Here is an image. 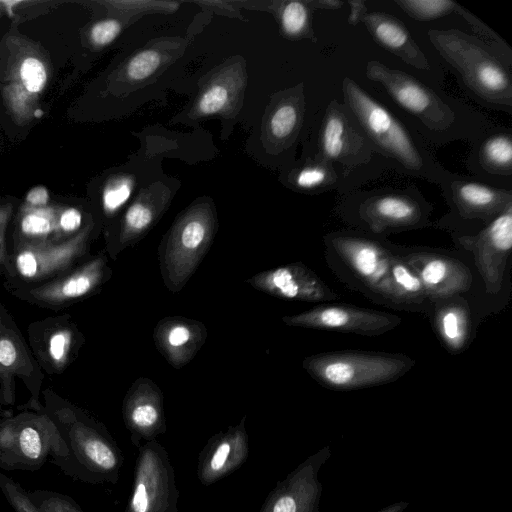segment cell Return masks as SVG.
I'll return each mask as SVG.
<instances>
[{
	"instance_id": "cell-10",
	"label": "cell",
	"mask_w": 512,
	"mask_h": 512,
	"mask_svg": "<svg viewBox=\"0 0 512 512\" xmlns=\"http://www.w3.org/2000/svg\"><path fill=\"white\" fill-rule=\"evenodd\" d=\"M282 321L293 327L376 336L400 325L401 318L353 305L323 304L296 315L284 316Z\"/></svg>"
},
{
	"instance_id": "cell-39",
	"label": "cell",
	"mask_w": 512,
	"mask_h": 512,
	"mask_svg": "<svg viewBox=\"0 0 512 512\" xmlns=\"http://www.w3.org/2000/svg\"><path fill=\"white\" fill-rule=\"evenodd\" d=\"M229 92L222 85H213L207 89L198 102V109L202 114H213L221 111L227 104Z\"/></svg>"
},
{
	"instance_id": "cell-21",
	"label": "cell",
	"mask_w": 512,
	"mask_h": 512,
	"mask_svg": "<svg viewBox=\"0 0 512 512\" xmlns=\"http://www.w3.org/2000/svg\"><path fill=\"white\" fill-rule=\"evenodd\" d=\"M361 22L385 50L414 68L429 71L430 64L404 23L382 12L366 13Z\"/></svg>"
},
{
	"instance_id": "cell-23",
	"label": "cell",
	"mask_w": 512,
	"mask_h": 512,
	"mask_svg": "<svg viewBox=\"0 0 512 512\" xmlns=\"http://www.w3.org/2000/svg\"><path fill=\"white\" fill-rule=\"evenodd\" d=\"M452 197L460 214L469 219L493 220L512 206V193L476 182L455 181Z\"/></svg>"
},
{
	"instance_id": "cell-6",
	"label": "cell",
	"mask_w": 512,
	"mask_h": 512,
	"mask_svg": "<svg viewBox=\"0 0 512 512\" xmlns=\"http://www.w3.org/2000/svg\"><path fill=\"white\" fill-rule=\"evenodd\" d=\"M48 456L65 462L68 447L55 422L46 414L21 413L0 421V468L39 469Z\"/></svg>"
},
{
	"instance_id": "cell-11",
	"label": "cell",
	"mask_w": 512,
	"mask_h": 512,
	"mask_svg": "<svg viewBox=\"0 0 512 512\" xmlns=\"http://www.w3.org/2000/svg\"><path fill=\"white\" fill-rule=\"evenodd\" d=\"M319 140L322 156L347 168L368 162L374 150L348 107L335 100L327 106Z\"/></svg>"
},
{
	"instance_id": "cell-35",
	"label": "cell",
	"mask_w": 512,
	"mask_h": 512,
	"mask_svg": "<svg viewBox=\"0 0 512 512\" xmlns=\"http://www.w3.org/2000/svg\"><path fill=\"white\" fill-rule=\"evenodd\" d=\"M29 496L39 512H83L77 503L65 495L35 491Z\"/></svg>"
},
{
	"instance_id": "cell-26",
	"label": "cell",
	"mask_w": 512,
	"mask_h": 512,
	"mask_svg": "<svg viewBox=\"0 0 512 512\" xmlns=\"http://www.w3.org/2000/svg\"><path fill=\"white\" fill-rule=\"evenodd\" d=\"M26 360V354L16 337L0 331V380L4 401L7 404L14 402L13 376L24 369Z\"/></svg>"
},
{
	"instance_id": "cell-29",
	"label": "cell",
	"mask_w": 512,
	"mask_h": 512,
	"mask_svg": "<svg viewBox=\"0 0 512 512\" xmlns=\"http://www.w3.org/2000/svg\"><path fill=\"white\" fill-rule=\"evenodd\" d=\"M302 113V102L299 98L282 102L270 118L271 134L278 140H287L294 136L301 123Z\"/></svg>"
},
{
	"instance_id": "cell-43",
	"label": "cell",
	"mask_w": 512,
	"mask_h": 512,
	"mask_svg": "<svg viewBox=\"0 0 512 512\" xmlns=\"http://www.w3.org/2000/svg\"><path fill=\"white\" fill-rule=\"evenodd\" d=\"M49 198L48 189L39 185L28 191L24 204L31 207H46L49 205Z\"/></svg>"
},
{
	"instance_id": "cell-13",
	"label": "cell",
	"mask_w": 512,
	"mask_h": 512,
	"mask_svg": "<svg viewBox=\"0 0 512 512\" xmlns=\"http://www.w3.org/2000/svg\"><path fill=\"white\" fill-rule=\"evenodd\" d=\"M331 243L345 264L370 290L387 300L398 302L390 277L391 252L376 242L358 236L336 235Z\"/></svg>"
},
{
	"instance_id": "cell-19",
	"label": "cell",
	"mask_w": 512,
	"mask_h": 512,
	"mask_svg": "<svg viewBox=\"0 0 512 512\" xmlns=\"http://www.w3.org/2000/svg\"><path fill=\"white\" fill-rule=\"evenodd\" d=\"M206 338L204 323L183 316L164 317L153 330L156 349L176 369L190 363Z\"/></svg>"
},
{
	"instance_id": "cell-37",
	"label": "cell",
	"mask_w": 512,
	"mask_h": 512,
	"mask_svg": "<svg viewBox=\"0 0 512 512\" xmlns=\"http://www.w3.org/2000/svg\"><path fill=\"white\" fill-rule=\"evenodd\" d=\"M73 341V333L69 329H58L54 331L48 340L47 352L51 362L62 367L69 357Z\"/></svg>"
},
{
	"instance_id": "cell-1",
	"label": "cell",
	"mask_w": 512,
	"mask_h": 512,
	"mask_svg": "<svg viewBox=\"0 0 512 512\" xmlns=\"http://www.w3.org/2000/svg\"><path fill=\"white\" fill-rule=\"evenodd\" d=\"M430 42L461 75L466 86L486 102L512 106V52L458 29H429Z\"/></svg>"
},
{
	"instance_id": "cell-14",
	"label": "cell",
	"mask_w": 512,
	"mask_h": 512,
	"mask_svg": "<svg viewBox=\"0 0 512 512\" xmlns=\"http://www.w3.org/2000/svg\"><path fill=\"white\" fill-rule=\"evenodd\" d=\"M246 283L266 294L286 300L326 302L338 298L314 271L301 262L259 272L246 279Z\"/></svg>"
},
{
	"instance_id": "cell-24",
	"label": "cell",
	"mask_w": 512,
	"mask_h": 512,
	"mask_svg": "<svg viewBox=\"0 0 512 512\" xmlns=\"http://www.w3.org/2000/svg\"><path fill=\"white\" fill-rule=\"evenodd\" d=\"M455 297L442 299L435 311L434 324L446 349L458 354L468 345L471 321L467 304Z\"/></svg>"
},
{
	"instance_id": "cell-33",
	"label": "cell",
	"mask_w": 512,
	"mask_h": 512,
	"mask_svg": "<svg viewBox=\"0 0 512 512\" xmlns=\"http://www.w3.org/2000/svg\"><path fill=\"white\" fill-rule=\"evenodd\" d=\"M132 190V179L127 176L109 179L102 191V207L105 214L114 215L129 200Z\"/></svg>"
},
{
	"instance_id": "cell-27",
	"label": "cell",
	"mask_w": 512,
	"mask_h": 512,
	"mask_svg": "<svg viewBox=\"0 0 512 512\" xmlns=\"http://www.w3.org/2000/svg\"><path fill=\"white\" fill-rule=\"evenodd\" d=\"M390 277L398 302H421L428 298L421 280L402 257L393 255Z\"/></svg>"
},
{
	"instance_id": "cell-22",
	"label": "cell",
	"mask_w": 512,
	"mask_h": 512,
	"mask_svg": "<svg viewBox=\"0 0 512 512\" xmlns=\"http://www.w3.org/2000/svg\"><path fill=\"white\" fill-rule=\"evenodd\" d=\"M106 258L99 255L70 275L31 290L38 300L62 303L81 298L93 292L107 277Z\"/></svg>"
},
{
	"instance_id": "cell-15",
	"label": "cell",
	"mask_w": 512,
	"mask_h": 512,
	"mask_svg": "<svg viewBox=\"0 0 512 512\" xmlns=\"http://www.w3.org/2000/svg\"><path fill=\"white\" fill-rule=\"evenodd\" d=\"M122 414L131 442L137 449L143 440H154L166 432L164 397L149 378L134 381L123 400Z\"/></svg>"
},
{
	"instance_id": "cell-34",
	"label": "cell",
	"mask_w": 512,
	"mask_h": 512,
	"mask_svg": "<svg viewBox=\"0 0 512 512\" xmlns=\"http://www.w3.org/2000/svg\"><path fill=\"white\" fill-rule=\"evenodd\" d=\"M0 489L14 512H39L20 484L2 472H0Z\"/></svg>"
},
{
	"instance_id": "cell-18",
	"label": "cell",
	"mask_w": 512,
	"mask_h": 512,
	"mask_svg": "<svg viewBox=\"0 0 512 512\" xmlns=\"http://www.w3.org/2000/svg\"><path fill=\"white\" fill-rule=\"evenodd\" d=\"M246 416L235 425L213 435L199 453L197 477L209 486L239 469L249 452Z\"/></svg>"
},
{
	"instance_id": "cell-44",
	"label": "cell",
	"mask_w": 512,
	"mask_h": 512,
	"mask_svg": "<svg viewBox=\"0 0 512 512\" xmlns=\"http://www.w3.org/2000/svg\"><path fill=\"white\" fill-rule=\"evenodd\" d=\"M347 3L350 6L348 23L351 25H356L367 13L366 3L363 0H349Z\"/></svg>"
},
{
	"instance_id": "cell-31",
	"label": "cell",
	"mask_w": 512,
	"mask_h": 512,
	"mask_svg": "<svg viewBox=\"0 0 512 512\" xmlns=\"http://www.w3.org/2000/svg\"><path fill=\"white\" fill-rule=\"evenodd\" d=\"M402 11L418 21H431L455 13L458 3L450 0H395Z\"/></svg>"
},
{
	"instance_id": "cell-41",
	"label": "cell",
	"mask_w": 512,
	"mask_h": 512,
	"mask_svg": "<svg viewBox=\"0 0 512 512\" xmlns=\"http://www.w3.org/2000/svg\"><path fill=\"white\" fill-rule=\"evenodd\" d=\"M82 224V213L75 207H60L57 216L58 237L77 232Z\"/></svg>"
},
{
	"instance_id": "cell-12",
	"label": "cell",
	"mask_w": 512,
	"mask_h": 512,
	"mask_svg": "<svg viewBox=\"0 0 512 512\" xmlns=\"http://www.w3.org/2000/svg\"><path fill=\"white\" fill-rule=\"evenodd\" d=\"M461 245L471 251L486 290L497 293L502 286L512 248V206L472 237H462Z\"/></svg>"
},
{
	"instance_id": "cell-2",
	"label": "cell",
	"mask_w": 512,
	"mask_h": 512,
	"mask_svg": "<svg viewBox=\"0 0 512 512\" xmlns=\"http://www.w3.org/2000/svg\"><path fill=\"white\" fill-rule=\"evenodd\" d=\"M6 50L2 100L12 120L25 126L42 115L40 98L49 82L50 66L40 46L18 34L6 40Z\"/></svg>"
},
{
	"instance_id": "cell-38",
	"label": "cell",
	"mask_w": 512,
	"mask_h": 512,
	"mask_svg": "<svg viewBox=\"0 0 512 512\" xmlns=\"http://www.w3.org/2000/svg\"><path fill=\"white\" fill-rule=\"evenodd\" d=\"M455 13L464 18L473 31L483 38L482 40L504 51L512 52L506 42L495 31L478 19L474 14L469 12L466 8L457 4Z\"/></svg>"
},
{
	"instance_id": "cell-7",
	"label": "cell",
	"mask_w": 512,
	"mask_h": 512,
	"mask_svg": "<svg viewBox=\"0 0 512 512\" xmlns=\"http://www.w3.org/2000/svg\"><path fill=\"white\" fill-rule=\"evenodd\" d=\"M342 90L345 105L372 144L408 170L423 168V158L409 133L384 106L349 77L343 79Z\"/></svg>"
},
{
	"instance_id": "cell-20",
	"label": "cell",
	"mask_w": 512,
	"mask_h": 512,
	"mask_svg": "<svg viewBox=\"0 0 512 512\" xmlns=\"http://www.w3.org/2000/svg\"><path fill=\"white\" fill-rule=\"evenodd\" d=\"M361 218L376 232L416 227L424 221L421 203L407 193L373 196L360 207Z\"/></svg>"
},
{
	"instance_id": "cell-46",
	"label": "cell",
	"mask_w": 512,
	"mask_h": 512,
	"mask_svg": "<svg viewBox=\"0 0 512 512\" xmlns=\"http://www.w3.org/2000/svg\"><path fill=\"white\" fill-rule=\"evenodd\" d=\"M3 10H4V8H3V6H2V4H1V2H0V18L2 17Z\"/></svg>"
},
{
	"instance_id": "cell-16",
	"label": "cell",
	"mask_w": 512,
	"mask_h": 512,
	"mask_svg": "<svg viewBox=\"0 0 512 512\" xmlns=\"http://www.w3.org/2000/svg\"><path fill=\"white\" fill-rule=\"evenodd\" d=\"M402 259L419 277L427 297L432 300L457 296L472 285L470 270L457 259L421 251L405 254Z\"/></svg>"
},
{
	"instance_id": "cell-25",
	"label": "cell",
	"mask_w": 512,
	"mask_h": 512,
	"mask_svg": "<svg viewBox=\"0 0 512 512\" xmlns=\"http://www.w3.org/2000/svg\"><path fill=\"white\" fill-rule=\"evenodd\" d=\"M57 206L31 207L23 204L19 212V231L30 242L52 241L58 237Z\"/></svg>"
},
{
	"instance_id": "cell-40",
	"label": "cell",
	"mask_w": 512,
	"mask_h": 512,
	"mask_svg": "<svg viewBox=\"0 0 512 512\" xmlns=\"http://www.w3.org/2000/svg\"><path fill=\"white\" fill-rule=\"evenodd\" d=\"M121 24L115 19H105L96 22L90 29L89 39L96 47L110 44L120 33Z\"/></svg>"
},
{
	"instance_id": "cell-17",
	"label": "cell",
	"mask_w": 512,
	"mask_h": 512,
	"mask_svg": "<svg viewBox=\"0 0 512 512\" xmlns=\"http://www.w3.org/2000/svg\"><path fill=\"white\" fill-rule=\"evenodd\" d=\"M91 228L88 225L61 243H24L15 257L17 272L25 279L36 280L66 269L84 252Z\"/></svg>"
},
{
	"instance_id": "cell-5",
	"label": "cell",
	"mask_w": 512,
	"mask_h": 512,
	"mask_svg": "<svg viewBox=\"0 0 512 512\" xmlns=\"http://www.w3.org/2000/svg\"><path fill=\"white\" fill-rule=\"evenodd\" d=\"M53 413L55 420H52L69 450L64 464H75L72 474L84 481L115 484L124 458L105 427L71 408H59Z\"/></svg>"
},
{
	"instance_id": "cell-8",
	"label": "cell",
	"mask_w": 512,
	"mask_h": 512,
	"mask_svg": "<svg viewBox=\"0 0 512 512\" xmlns=\"http://www.w3.org/2000/svg\"><path fill=\"white\" fill-rule=\"evenodd\" d=\"M125 512H179V490L169 455L156 439L138 448Z\"/></svg>"
},
{
	"instance_id": "cell-28",
	"label": "cell",
	"mask_w": 512,
	"mask_h": 512,
	"mask_svg": "<svg viewBox=\"0 0 512 512\" xmlns=\"http://www.w3.org/2000/svg\"><path fill=\"white\" fill-rule=\"evenodd\" d=\"M480 161L482 166L491 173L511 175V136L509 134H498L488 138L481 147Z\"/></svg>"
},
{
	"instance_id": "cell-36",
	"label": "cell",
	"mask_w": 512,
	"mask_h": 512,
	"mask_svg": "<svg viewBox=\"0 0 512 512\" xmlns=\"http://www.w3.org/2000/svg\"><path fill=\"white\" fill-rule=\"evenodd\" d=\"M160 54L155 50H144L136 54L126 67L127 75L133 80H143L156 71Z\"/></svg>"
},
{
	"instance_id": "cell-9",
	"label": "cell",
	"mask_w": 512,
	"mask_h": 512,
	"mask_svg": "<svg viewBox=\"0 0 512 512\" xmlns=\"http://www.w3.org/2000/svg\"><path fill=\"white\" fill-rule=\"evenodd\" d=\"M366 76L380 83L405 110L433 131L448 129L455 121L452 109L428 86L413 76L372 60L366 64Z\"/></svg>"
},
{
	"instance_id": "cell-45",
	"label": "cell",
	"mask_w": 512,
	"mask_h": 512,
	"mask_svg": "<svg viewBox=\"0 0 512 512\" xmlns=\"http://www.w3.org/2000/svg\"><path fill=\"white\" fill-rule=\"evenodd\" d=\"M311 6H314V8H321V9H329V10H335L339 9L344 5V2L340 0H314V1H308Z\"/></svg>"
},
{
	"instance_id": "cell-4",
	"label": "cell",
	"mask_w": 512,
	"mask_h": 512,
	"mask_svg": "<svg viewBox=\"0 0 512 512\" xmlns=\"http://www.w3.org/2000/svg\"><path fill=\"white\" fill-rule=\"evenodd\" d=\"M216 232L214 211L208 204L182 214L158 247L161 277L172 293L180 292L211 247Z\"/></svg>"
},
{
	"instance_id": "cell-42",
	"label": "cell",
	"mask_w": 512,
	"mask_h": 512,
	"mask_svg": "<svg viewBox=\"0 0 512 512\" xmlns=\"http://www.w3.org/2000/svg\"><path fill=\"white\" fill-rule=\"evenodd\" d=\"M12 210L13 206L10 203L0 205V264L6 261L5 232Z\"/></svg>"
},
{
	"instance_id": "cell-32",
	"label": "cell",
	"mask_w": 512,
	"mask_h": 512,
	"mask_svg": "<svg viewBox=\"0 0 512 512\" xmlns=\"http://www.w3.org/2000/svg\"><path fill=\"white\" fill-rule=\"evenodd\" d=\"M309 8V2L301 1H290L284 5L281 11V24L286 34L295 37L307 35L315 39L310 27Z\"/></svg>"
},
{
	"instance_id": "cell-30",
	"label": "cell",
	"mask_w": 512,
	"mask_h": 512,
	"mask_svg": "<svg viewBox=\"0 0 512 512\" xmlns=\"http://www.w3.org/2000/svg\"><path fill=\"white\" fill-rule=\"evenodd\" d=\"M337 174L332 162L321 156L320 160H315L305 165L295 175L296 185L303 190L326 189L336 182Z\"/></svg>"
},
{
	"instance_id": "cell-3",
	"label": "cell",
	"mask_w": 512,
	"mask_h": 512,
	"mask_svg": "<svg viewBox=\"0 0 512 512\" xmlns=\"http://www.w3.org/2000/svg\"><path fill=\"white\" fill-rule=\"evenodd\" d=\"M415 364L402 354L337 351L306 357L302 366L319 384L331 389L351 390L396 381Z\"/></svg>"
}]
</instances>
